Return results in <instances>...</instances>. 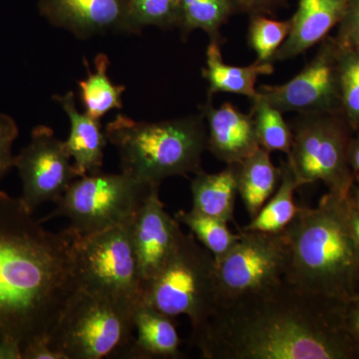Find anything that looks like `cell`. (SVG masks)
Instances as JSON below:
<instances>
[{
    "label": "cell",
    "instance_id": "277c9868",
    "mask_svg": "<svg viewBox=\"0 0 359 359\" xmlns=\"http://www.w3.org/2000/svg\"><path fill=\"white\" fill-rule=\"evenodd\" d=\"M106 137L119 156L121 172L152 187L202 170L208 131L202 113L164 121H137L115 116Z\"/></svg>",
    "mask_w": 359,
    "mask_h": 359
},
{
    "label": "cell",
    "instance_id": "2e32d148",
    "mask_svg": "<svg viewBox=\"0 0 359 359\" xmlns=\"http://www.w3.org/2000/svg\"><path fill=\"white\" fill-rule=\"evenodd\" d=\"M348 0H299L290 18L289 36L273 56L276 61L290 60L327 39L339 25Z\"/></svg>",
    "mask_w": 359,
    "mask_h": 359
},
{
    "label": "cell",
    "instance_id": "5bb4252c",
    "mask_svg": "<svg viewBox=\"0 0 359 359\" xmlns=\"http://www.w3.org/2000/svg\"><path fill=\"white\" fill-rule=\"evenodd\" d=\"M40 15L78 39L133 34L129 0H39Z\"/></svg>",
    "mask_w": 359,
    "mask_h": 359
},
{
    "label": "cell",
    "instance_id": "4fadbf2b",
    "mask_svg": "<svg viewBox=\"0 0 359 359\" xmlns=\"http://www.w3.org/2000/svg\"><path fill=\"white\" fill-rule=\"evenodd\" d=\"M159 189L151 191L131 224L142 290L167 263L184 233L178 219L165 210Z\"/></svg>",
    "mask_w": 359,
    "mask_h": 359
},
{
    "label": "cell",
    "instance_id": "d4e9b609",
    "mask_svg": "<svg viewBox=\"0 0 359 359\" xmlns=\"http://www.w3.org/2000/svg\"><path fill=\"white\" fill-rule=\"evenodd\" d=\"M250 114L254 120L259 146L268 152L289 155L292 144V132L283 113L266 102L257 93L252 99Z\"/></svg>",
    "mask_w": 359,
    "mask_h": 359
},
{
    "label": "cell",
    "instance_id": "44dd1931",
    "mask_svg": "<svg viewBox=\"0 0 359 359\" xmlns=\"http://www.w3.org/2000/svg\"><path fill=\"white\" fill-rule=\"evenodd\" d=\"M235 166L238 195L250 218H255L276 192L280 181V168L273 165L271 153L263 148Z\"/></svg>",
    "mask_w": 359,
    "mask_h": 359
},
{
    "label": "cell",
    "instance_id": "d6a6232c",
    "mask_svg": "<svg viewBox=\"0 0 359 359\" xmlns=\"http://www.w3.org/2000/svg\"><path fill=\"white\" fill-rule=\"evenodd\" d=\"M22 359H65L54 351L48 339H37L22 346Z\"/></svg>",
    "mask_w": 359,
    "mask_h": 359
},
{
    "label": "cell",
    "instance_id": "3957f363",
    "mask_svg": "<svg viewBox=\"0 0 359 359\" xmlns=\"http://www.w3.org/2000/svg\"><path fill=\"white\" fill-rule=\"evenodd\" d=\"M283 235L289 250L287 280L339 302L358 294L359 245L348 196L327 192L316 207H299Z\"/></svg>",
    "mask_w": 359,
    "mask_h": 359
},
{
    "label": "cell",
    "instance_id": "e0dca14e",
    "mask_svg": "<svg viewBox=\"0 0 359 359\" xmlns=\"http://www.w3.org/2000/svg\"><path fill=\"white\" fill-rule=\"evenodd\" d=\"M75 93L66 92L54 95V101L62 108L70 123L66 149L79 177L102 172L104 154L108 140L100 119L78 110Z\"/></svg>",
    "mask_w": 359,
    "mask_h": 359
},
{
    "label": "cell",
    "instance_id": "f546056e",
    "mask_svg": "<svg viewBox=\"0 0 359 359\" xmlns=\"http://www.w3.org/2000/svg\"><path fill=\"white\" fill-rule=\"evenodd\" d=\"M334 39L344 48H359V0H348Z\"/></svg>",
    "mask_w": 359,
    "mask_h": 359
},
{
    "label": "cell",
    "instance_id": "cb8c5ba5",
    "mask_svg": "<svg viewBox=\"0 0 359 359\" xmlns=\"http://www.w3.org/2000/svg\"><path fill=\"white\" fill-rule=\"evenodd\" d=\"M238 13L233 0H179L177 28L183 40L200 29L209 35L210 40L223 45L221 28Z\"/></svg>",
    "mask_w": 359,
    "mask_h": 359
},
{
    "label": "cell",
    "instance_id": "8d00e7d4",
    "mask_svg": "<svg viewBox=\"0 0 359 359\" xmlns=\"http://www.w3.org/2000/svg\"><path fill=\"white\" fill-rule=\"evenodd\" d=\"M349 219H351V230H353L354 238L359 245V212L354 209L351 201H349Z\"/></svg>",
    "mask_w": 359,
    "mask_h": 359
},
{
    "label": "cell",
    "instance_id": "7c38bea8",
    "mask_svg": "<svg viewBox=\"0 0 359 359\" xmlns=\"http://www.w3.org/2000/svg\"><path fill=\"white\" fill-rule=\"evenodd\" d=\"M14 168L22 184L20 199L32 212L44 203L57 202L71 183L79 178L65 142L44 125L33 128L29 144L15 156Z\"/></svg>",
    "mask_w": 359,
    "mask_h": 359
},
{
    "label": "cell",
    "instance_id": "7a4b0ae2",
    "mask_svg": "<svg viewBox=\"0 0 359 359\" xmlns=\"http://www.w3.org/2000/svg\"><path fill=\"white\" fill-rule=\"evenodd\" d=\"M78 287L72 240L52 233L20 198L0 191V337L48 339Z\"/></svg>",
    "mask_w": 359,
    "mask_h": 359
},
{
    "label": "cell",
    "instance_id": "836d02e7",
    "mask_svg": "<svg viewBox=\"0 0 359 359\" xmlns=\"http://www.w3.org/2000/svg\"><path fill=\"white\" fill-rule=\"evenodd\" d=\"M344 320L349 334L359 346V292L344 302Z\"/></svg>",
    "mask_w": 359,
    "mask_h": 359
},
{
    "label": "cell",
    "instance_id": "83f0119b",
    "mask_svg": "<svg viewBox=\"0 0 359 359\" xmlns=\"http://www.w3.org/2000/svg\"><path fill=\"white\" fill-rule=\"evenodd\" d=\"M130 22L133 34L148 26L172 29L179 21V0H129Z\"/></svg>",
    "mask_w": 359,
    "mask_h": 359
},
{
    "label": "cell",
    "instance_id": "ba28073f",
    "mask_svg": "<svg viewBox=\"0 0 359 359\" xmlns=\"http://www.w3.org/2000/svg\"><path fill=\"white\" fill-rule=\"evenodd\" d=\"M154 188L126 173L103 172L79 177L55 203L44 219L65 217L66 230L74 236H89L128 224Z\"/></svg>",
    "mask_w": 359,
    "mask_h": 359
},
{
    "label": "cell",
    "instance_id": "7402d4cb",
    "mask_svg": "<svg viewBox=\"0 0 359 359\" xmlns=\"http://www.w3.org/2000/svg\"><path fill=\"white\" fill-rule=\"evenodd\" d=\"M280 181L276 192L244 230L263 233H282L294 221L299 208L295 205L294 193L302 187L289 160L280 165Z\"/></svg>",
    "mask_w": 359,
    "mask_h": 359
},
{
    "label": "cell",
    "instance_id": "4316f807",
    "mask_svg": "<svg viewBox=\"0 0 359 359\" xmlns=\"http://www.w3.org/2000/svg\"><path fill=\"white\" fill-rule=\"evenodd\" d=\"M250 16L248 45L256 53L259 62H273L276 51L289 36L292 22L278 20L264 14Z\"/></svg>",
    "mask_w": 359,
    "mask_h": 359
},
{
    "label": "cell",
    "instance_id": "8fae6325",
    "mask_svg": "<svg viewBox=\"0 0 359 359\" xmlns=\"http://www.w3.org/2000/svg\"><path fill=\"white\" fill-rule=\"evenodd\" d=\"M339 55V43L328 35L301 72L283 84L261 85L257 93L283 114L342 113Z\"/></svg>",
    "mask_w": 359,
    "mask_h": 359
},
{
    "label": "cell",
    "instance_id": "30bf717a",
    "mask_svg": "<svg viewBox=\"0 0 359 359\" xmlns=\"http://www.w3.org/2000/svg\"><path fill=\"white\" fill-rule=\"evenodd\" d=\"M230 252L216 262L219 304L282 282L289 250L283 231L263 233L241 229Z\"/></svg>",
    "mask_w": 359,
    "mask_h": 359
},
{
    "label": "cell",
    "instance_id": "5b68a950",
    "mask_svg": "<svg viewBox=\"0 0 359 359\" xmlns=\"http://www.w3.org/2000/svg\"><path fill=\"white\" fill-rule=\"evenodd\" d=\"M136 306L77 287L52 328L49 344L65 359L122 358L134 339Z\"/></svg>",
    "mask_w": 359,
    "mask_h": 359
},
{
    "label": "cell",
    "instance_id": "ffe728a7",
    "mask_svg": "<svg viewBox=\"0 0 359 359\" xmlns=\"http://www.w3.org/2000/svg\"><path fill=\"white\" fill-rule=\"evenodd\" d=\"M194 211L205 216L233 222L236 200L238 195L237 170L235 164L218 173L210 174L201 170L191 181Z\"/></svg>",
    "mask_w": 359,
    "mask_h": 359
},
{
    "label": "cell",
    "instance_id": "74e56055",
    "mask_svg": "<svg viewBox=\"0 0 359 359\" xmlns=\"http://www.w3.org/2000/svg\"><path fill=\"white\" fill-rule=\"evenodd\" d=\"M348 198L354 209L358 210L359 212V186H356L355 184H354L353 188H351V192H349Z\"/></svg>",
    "mask_w": 359,
    "mask_h": 359
},
{
    "label": "cell",
    "instance_id": "8992f818",
    "mask_svg": "<svg viewBox=\"0 0 359 359\" xmlns=\"http://www.w3.org/2000/svg\"><path fill=\"white\" fill-rule=\"evenodd\" d=\"M142 292L143 302L161 313L173 318L188 316L196 334L219 306L216 259L192 233H184L167 263Z\"/></svg>",
    "mask_w": 359,
    "mask_h": 359
},
{
    "label": "cell",
    "instance_id": "e575fe53",
    "mask_svg": "<svg viewBox=\"0 0 359 359\" xmlns=\"http://www.w3.org/2000/svg\"><path fill=\"white\" fill-rule=\"evenodd\" d=\"M0 359H22L20 342L9 337H0Z\"/></svg>",
    "mask_w": 359,
    "mask_h": 359
},
{
    "label": "cell",
    "instance_id": "9c48e42d",
    "mask_svg": "<svg viewBox=\"0 0 359 359\" xmlns=\"http://www.w3.org/2000/svg\"><path fill=\"white\" fill-rule=\"evenodd\" d=\"M131 224L89 236L66 230L72 240L78 287L135 306L143 301Z\"/></svg>",
    "mask_w": 359,
    "mask_h": 359
},
{
    "label": "cell",
    "instance_id": "603a6c76",
    "mask_svg": "<svg viewBox=\"0 0 359 359\" xmlns=\"http://www.w3.org/2000/svg\"><path fill=\"white\" fill-rule=\"evenodd\" d=\"M84 66L87 76L78 81L84 112L96 119H101L110 111L122 109V95L126 87L111 81L108 76L109 57L105 53H99L94 59V71L90 69L86 59H84Z\"/></svg>",
    "mask_w": 359,
    "mask_h": 359
},
{
    "label": "cell",
    "instance_id": "52a82bcc",
    "mask_svg": "<svg viewBox=\"0 0 359 359\" xmlns=\"http://www.w3.org/2000/svg\"><path fill=\"white\" fill-rule=\"evenodd\" d=\"M290 166L302 186L323 182L328 192L348 196L354 185L348 149L354 130L341 112L297 114L289 122Z\"/></svg>",
    "mask_w": 359,
    "mask_h": 359
},
{
    "label": "cell",
    "instance_id": "4dcf8cb0",
    "mask_svg": "<svg viewBox=\"0 0 359 359\" xmlns=\"http://www.w3.org/2000/svg\"><path fill=\"white\" fill-rule=\"evenodd\" d=\"M18 133V126L13 118L0 113V179L14 168L15 156L13 154V146Z\"/></svg>",
    "mask_w": 359,
    "mask_h": 359
},
{
    "label": "cell",
    "instance_id": "d6986e66",
    "mask_svg": "<svg viewBox=\"0 0 359 359\" xmlns=\"http://www.w3.org/2000/svg\"><path fill=\"white\" fill-rule=\"evenodd\" d=\"M273 72V62L255 61L247 66L226 65L222 55V44L210 40L202 75L208 83V98L212 99L218 93H230L245 96L252 100L257 96V79Z\"/></svg>",
    "mask_w": 359,
    "mask_h": 359
},
{
    "label": "cell",
    "instance_id": "484cf974",
    "mask_svg": "<svg viewBox=\"0 0 359 359\" xmlns=\"http://www.w3.org/2000/svg\"><path fill=\"white\" fill-rule=\"evenodd\" d=\"M175 218L180 224L188 226L198 242L211 252L216 262L223 259L240 238V233H231L226 222L192 209L190 211L180 210Z\"/></svg>",
    "mask_w": 359,
    "mask_h": 359
},
{
    "label": "cell",
    "instance_id": "6da1fadb",
    "mask_svg": "<svg viewBox=\"0 0 359 359\" xmlns=\"http://www.w3.org/2000/svg\"><path fill=\"white\" fill-rule=\"evenodd\" d=\"M191 342L205 359H359L344 302L287 278L219 304Z\"/></svg>",
    "mask_w": 359,
    "mask_h": 359
},
{
    "label": "cell",
    "instance_id": "1f68e13d",
    "mask_svg": "<svg viewBox=\"0 0 359 359\" xmlns=\"http://www.w3.org/2000/svg\"><path fill=\"white\" fill-rule=\"evenodd\" d=\"M238 13L271 15L287 6V0H233Z\"/></svg>",
    "mask_w": 359,
    "mask_h": 359
},
{
    "label": "cell",
    "instance_id": "d590c367",
    "mask_svg": "<svg viewBox=\"0 0 359 359\" xmlns=\"http://www.w3.org/2000/svg\"><path fill=\"white\" fill-rule=\"evenodd\" d=\"M348 161L354 180L359 183V131L354 133L349 144Z\"/></svg>",
    "mask_w": 359,
    "mask_h": 359
},
{
    "label": "cell",
    "instance_id": "9a60e30c",
    "mask_svg": "<svg viewBox=\"0 0 359 359\" xmlns=\"http://www.w3.org/2000/svg\"><path fill=\"white\" fill-rule=\"evenodd\" d=\"M208 131L207 151L224 164H237L261 148L252 115L233 103L215 107L212 99L199 106Z\"/></svg>",
    "mask_w": 359,
    "mask_h": 359
},
{
    "label": "cell",
    "instance_id": "ac0fdd59",
    "mask_svg": "<svg viewBox=\"0 0 359 359\" xmlns=\"http://www.w3.org/2000/svg\"><path fill=\"white\" fill-rule=\"evenodd\" d=\"M136 335L122 358L135 359H177L183 358L180 351V337L175 318L161 313L142 301L134 311Z\"/></svg>",
    "mask_w": 359,
    "mask_h": 359
},
{
    "label": "cell",
    "instance_id": "f1b7e54d",
    "mask_svg": "<svg viewBox=\"0 0 359 359\" xmlns=\"http://www.w3.org/2000/svg\"><path fill=\"white\" fill-rule=\"evenodd\" d=\"M340 93L342 114L359 131V48L340 47Z\"/></svg>",
    "mask_w": 359,
    "mask_h": 359
}]
</instances>
